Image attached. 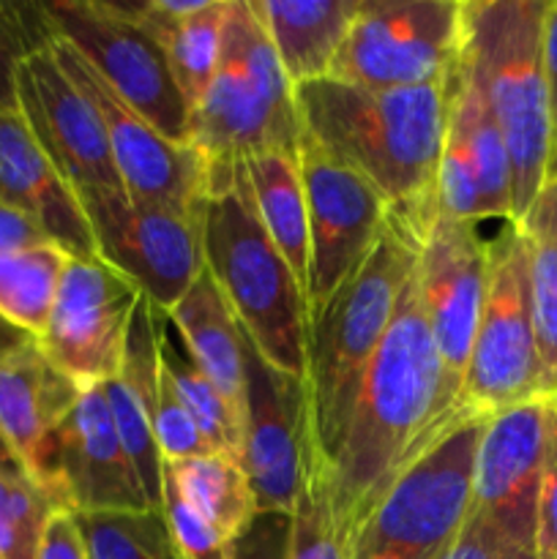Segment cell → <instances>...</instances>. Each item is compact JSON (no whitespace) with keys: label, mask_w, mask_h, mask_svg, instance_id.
<instances>
[{"label":"cell","mask_w":557,"mask_h":559,"mask_svg":"<svg viewBox=\"0 0 557 559\" xmlns=\"http://www.w3.org/2000/svg\"><path fill=\"white\" fill-rule=\"evenodd\" d=\"M289 513L257 511L229 540V559H289Z\"/></svg>","instance_id":"cell-39"},{"label":"cell","mask_w":557,"mask_h":559,"mask_svg":"<svg viewBox=\"0 0 557 559\" xmlns=\"http://www.w3.org/2000/svg\"><path fill=\"white\" fill-rule=\"evenodd\" d=\"M446 123L462 134L470 158H473L481 200H484V216L511 222V162H508L506 140H502L500 126H497L495 115L486 104L484 91L473 80L462 58H459L457 69L448 80Z\"/></svg>","instance_id":"cell-26"},{"label":"cell","mask_w":557,"mask_h":559,"mask_svg":"<svg viewBox=\"0 0 557 559\" xmlns=\"http://www.w3.org/2000/svg\"><path fill=\"white\" fill-rule=\"evenodd\" d=\"M0 469H25L20 464V459L14 456V451L9 448V442H5L3 431H0Z\"/></svg>","instance_id":"cell-45"},{"label":"cell","mask_w":557,"mask_h":559,"mask_svg":"<svg viewBox=\"0 0 557 559\" xmlns=\"http://www.w3.org/2000/svg\"><path fill=\"white\" fill-rule=\"evenodd\" d=\"M205 271L257 353L289 377L306 369V289L257 213L244 162L211 164L202 207Z\"/></svg>","instance_id":"cell-4"},{"label":"cell","mask_w":557,"mask_h":559,"mask_svg":"<svg viewBox=\"0 0 557 559\" xmlns=\"http://www.w3.org/2000/svg\"><path fill=\"white\" fill-rule=\"evenodd\" d=\"M552 402H555V407H557V393H555V396H552Z\"/></svg>","instance_id":"cell-47"},{"label":"cell","mask_w":557,"mask_h":559,"mask_svg":"<svg viewBox=\"0 0 557 559\" xmlns=\"http://www.w3.org/2000/svg\"><path fill=\"white\" fill-rule=\"evenodd\" d=\"M535 559H557V407L549 409V437L535 508Z\"/></svg>","instance_id":"cell-40"},{"label":"cell","mask_w":557,"mask_h":559,"mask_svg":"<svg viewBox=\"0 0 557 559\" xmlns=\"http://www.w3.org/2000/svg\"><path fill=\"white\" fill-rule=\"evenodd\" d=\"M104 391L126 456L140 478L142 495L147 506L162 511L164 462L153 431L158 399V328L156 309L147 304L145 295L131 320L123 369L115 380L104 382Z\"/></svg>","instance_id":"cell-21"},{"label":"cell","mask_w":557,"mask_h":559,"mask_svg":"<svg viewBox=\"0 0 557 559\" xmlns=\"http://www.w3.org/2000/svg\"><path fill=\"white\" fill-rule=\"evenodd\" d=\"M246 336V333H244ZM240 464L257 511L293 513L311 469L304 380L273 369L246 338Z\"/></svg>","instance_id":"cell-16"},{"label":"cell","mask_w":557,"mask_h":559,"mask_svg":"<svg viewBox=\"0 0 557 559\" xmlns=\"http://www.w3.org/2000/svg\"><path fill=\"white\" fill-rule=\"evenodd\" d=\"M44 3L0 0V109H16V71L22 60L52 41Z\"/></svg>","instance_id":"cell-34"},{"label":"cell","mask_w":557,"mask_h":559,"mask_svg":"<svg viewBox=\"0 0 557 559\" xmlns=\"http://www.w3.org/2000/svg\"><path fill=\"white\" fill-rule=\"evenodd\" d=\"M49 243L47 235L36 227L27 216H22L14 207L0 202V254L3 251L31 249V246Z\"/></svg>","instance_id":"cell-43"},{"label":"cell","mask_w":557,"mask_h":559,"mask_svg":"<svg viewBox=\"0 0 557 559\" xmlns=\"http://www.w3.org/2000/svg\"><path fill=\"white\" fill-rule=\"evenodd\" d=\"M38 559H91L85 538L71 511H58L44 530Z\"/></svg>","instance_id":"cell-41"},{"label":"cell","mask_w":557,"mask_h":559,"mask_svg":"<svg viewBox=\"0 0 557 559\" xmlns=\"http://www.w3.org/2000/svg\"><path fill=\"white\" fill-rule=\"evenodd\" d=\"M164 473L178 486L180 497L227 540L257 513L244 464L233 453H205L189 462L167 464Z\"/></svg>","instance_id":"cell-30"},{"label":"cell","mask_w":557,"mask_h":559,"mask_svg":"<svg viewBox=\"0 0 557 559\" xmlns=\"http://www.w3.org/2000/svg\"><path fill=\"white\" fill-rule=\"evenodd\" d=\"M31 342H33L31 336H25V333L14 331V328L5 325V322L0 320V355L14 353V349L25 347V344H31Z\"/></svg>","instance_id":"cell-44"},{"label":"cell","mask_w":557,"mask_h":559,"mask_svg":"<svg viewBox=\"0 0 557 559\" xmlns=\"http://www.w3.org/2000/svg\"><path fill=\"white\" fill-rule=\"evenodd\" d=\"M517 224L528 240L541 374L544 393L552 399L557 393V167L549 169L533 205Z\"/></svg>","instance_id":"cell-28"},{"label":"cell","mask_w":557,"mask_h":559,"mask_svg":"<svg viewBox=\"0 0 557 559\" xmlns=\"http://www.w3.org/2000/svg\"><path fill=\"white\" fill-rule=\"evenodd\" d=\"M289 516V559H347V546L333 524L325 484L311 469Z\"/></svg>","instance_id":"cell-35"},{"label":"cell","mask_w":557,"mask_h":559,"mask_svg":"<svg viewBox=\"0 0 557 559\" xmlns=\"http://www.w3.org/2000/svg\"><path fill=\"white\" fill-rule=\"evenodd\" d=\"M98 257L129 276L147 304L169 311L205 271L202 211L145 205L126 191L80 200Z\"/></svg>","instance_id":"cell-11"},{"label":"cell","mask_w":557,"mask_h":559,"mask_svg":"<svg viewBox=\"0 0 557 559\" xmlns=\"http://www.w3.org/2000/svg\"><path fill=\"white\" fill-rule=\"evenodd\" d=\"M486 415L453 420L349 538L347 559H440L473 508V469Z\"/></svg>","instance_id":"cell-7"},{"label":"cell","mask_w":557,"mask_h":559,"mask_svg":"<svg viewBox=\"0 0 557 559\" xmlns=\"http://www.w3.org/2000/svg\"><path fill=\"white\" fill-rule=\"evenodd\" d=\"M153 431H156V445L162 453L164 467L167 464L189 462V459L216 453L202 437L200 426L189 415L186 404L175 393L173 382L158 366V399H156V418H153Z\"/></svg>","instance_id":"cell-36"},{"label":"cell","mask_w":557,"mask_h":559,"mask_svg":"<svg viewBox=\"0 0 557 559\" xmlns=\"http://www.w3.org/2000/svg\"><path fill=\"white\" fill-rule=\"evenodd\" d=\"M533 399L549 396L535 338L528 240L517 222H506L489 240V282L459 407L491 418Z\"/></svg>","instance_id":"cell-8"},{"label":"cell","mask_w":557,"mask_h":559,"mask_svg":"<svg viewBox=\"0 0 557 559\" xmlns=\"http://www.w3.org/2000/svg\"><path fill=\"white\" fill-rule=\"evenodd\" d=\"M552 167H557V153H555V158H552ZM552 167H549V169H552Z\"/></svg>","instance_id":"cell-46"},{"label":"cell","mask_w":557,"mask_h":559,"mask_svg":"<svg viewBox=\"0 0 557 559\" xmlns=\"http://www.w3.org/2000/svg\"><path fill=\"white\" fill-rule=\"evenodd\" d=\"M462 52L457 0H360L328 76L377 91L451 80Z\"/></svg>","instance_id":"cell-10"},{"label":"cell","mask_w":557,"mask_h":559,"mask_svg":"<svg viewBox=\"0 0 557 559\" xmlns=\"http://www.w3.org/2000/svg\"><path fill=\"white\" fill-rule=\"evenodd\" d=\"M74 516L91 559H180L167 519L156 508Z\"/></svg>","instance_id":"cell-32"},{"label":"cell","mask_w":557,"mask_h":559,"mask_svg":"<svg viewBox=\"0 0 557 559\" xmlns=\"http://www.w3.org/2000/svg\"><path fill=\"white\" fill-rule=\"evenodd\" d=\"M360 0H251L284 74L293 85L322 80L331 71Z\"/></svg>","instance_id":"cell-24"},{"label":"cell","mask_w":557,"mask_h":559,"mask_svg":"<svg viewBox=\"0 0 557 559\" xmlns=\"http://www.w3.org/2000/svg\"><path fill=\"white\" fill-rule=\"evenodd\" d=\"M63 508L25 473L0 469V559H38L44 530Z\"/></svg>","instance_id":"cell-33"},{"label":"cell","mask_w":557,"mask_h":559,"mask_svg":"<svg viewBox=\"0 0 557 559\" xmlns=\"http://www.w3.org/2000/svg\"><path fill=\"white\" fill-rule=\"evenodd\" d=\"M549 409L552 399H533L491 415L473 469L470 511L533 549Z\"/></svg>","instance_id":"cell-19"},{"label":"cell","mask_w":557,"mask_h":559,"mask_svg":"<svg viewBox=\"0 0 557 559\" xmlns=\"http://www.w3.org/2000/svg\"><path fill=\"white\" fill-rule=\"evenodd\" d=\"M31 478L71 513L151 508L115 429L104 385L82 388L74 407L49 431Z\"/></svg>","instance_id":"cell-15"},{"label":"cell","mask_w":557,"mask_h":559,"mask_svg":"<svg viewBox=\"0 0 557 559\" xmlns=\"http://www.w3.org/2000/svg\"><path fill=\"white\" fill-rule=\"evenodd\" d=\"M546 0L462 3V63L484 91L511 162V222H522L549 175V96L544 80Z\"/></svg>","instance_id":"cell-5"},{"label":"cell","mask_w":557,"mask_h":559,"mask_svg":"<svg viewBox=\"0 0 557 559\" xmlns=\"http://www.w3.org/2000/svg\"><path fill=\"white\" fill-rule=\"evenodd\" d=\"M16 109L76 200L126 191L96 107L60 69L49 44L22 60L16 71Z\"/></svg>","instance_id":"cell-18"},{"label":"cell","mask_w":557,"mask_h":559,"mask_svg":"<svg viewBox=\"0 0 557 559\" xmlns=\"http://www.w3.org/2000/svg\"><path fill=\"white\" fill-rule=\"evenodd\" d=\"M189 140L211 164L244 162L260 153L298 156L295 85L284 74L251 0H227L222 60L191 115Z\"/></svg>","instance_id":"cell-6"},{"label":"cell","mask_w":557,"mask_h":559,"mask_svg":"<svg viewBox=\"0 0 557 559\" xmlns=\"http://www.w3.org/2000/svg\"><path fill=\"white\" fill-rule=\"evenodd\" d=\"M44 9L55 36L69 41L131 109L167 140L191 145L189 109L167 52L129 3L52 0Z\"/></svg>","instance_id":"cell-9"},{"label":"cell","mask_w":557,"mask_h":559,"mask_svg":"<svg viewBox=\"0 0 557 559\" xmlns=\"http://www.w3.org/2000/svg\"><path fill=\"white\" fill-rule=\"evenodd\" d=\"M49 47L60 69L96 107L107 131L115 169L129 200L178 207V211H202L211 191V162L205 153L197 145H178L158 134L93 71V66L69 41L52 36Z\"/></svg>","instance_id":"cell-12"},{"label":"cell","mask_w":557,"mask_h":559,"mask_svg":"<svg viewBox=\"0 0 557 559\" xmlns=\"http://www.w3.org/2000/svg\"><path fill=\"white\" fill-rule=\"evenodd\" d=\"M140 300L142 289L104 260H69L36 347L80 388L104 385L123 369Z\"/></svg>","instance_id":"cell-14"},{"label":"cell","mask_w":557,"mask_h":559,"mask_svg":"<svg viewBox=\"0 0 557 559\" xmlns=\"http://www.w3.org/2000/svg\"><path fill=\"white\" fill-rule=\"evenodd\" d=\"M464 413L448 391L413 271L355 399L336 462L320 475L344 546L393 480Z\"/></svg>","instance_id":"cell-1"},{"label":"cell","mask_w":557,"mask_h":559,"mask_svg":"<svg viewBox=\"0 0 557 559\" xmlns=\"http://www.w3.org/2000/svg\"><path fill=\"white\" fill-rule=\"evenodd\" d=\"M162 513L180 559H229V540L180 497L167 473L162 486Z\"/></svg>","instance_id":"cell-37"},{"label":"cell","mask_w":557,"mask_h":559,"mask_svg":"<svg viewBox=\"0 0 557 559\" xmlns=\"http://www.w3.org/2000/svg\"><path fill=\"white\" fill-rule=\"evenodd\" d=\"M0 202L31 218L71 260H102L80 200L33 140L20 109H0Z\"/></svg>","instance_id":"cell-20"},{"label":"cell","mask_w":557,"mask_h":559,"mask_svg":"<svg viewBox=\"0 0 557 559\" xmlns=\"http://www.w3.org/2000/svg\"><path fill=\"white\" fill-rule=\"evenodd\" d=\"M440 559H535V549L470 511L457 540Z\"/></svg>","instance_id":"cell-38"},{"label":"cell","mask_w":557,"mask_h":559,"mask_svg":"<svg viewBox=\"0 0 557 559\" xmlns=\"http://www.w3.org/2000/svg\"><path fill=\"white\" fill-rule=\"evenodd\" d=\"M489 282V240L475 222H459L435 211L418 238L415 287L440 353L448 391L462 393Z\"/></svg>","instance_id":"cell-17"},{"label":"cell","mask_w":557,"mask_h":559,"mask_svg":"<svg viewBox=\"0 0 557 559\" xmlns=\"http://www.w3.org/2000/svg\"><path fill=\"white\" fill-rule=\"evenodd\" d=\"M544 80L546 96H549V120L552 142L557 153V0H546L544 14ZM555 158V156H552Z\"/></svg>","instance_id":"cell-42"},{"label":"cell","mask_w":557,"mask_h":559,"mask_svg":"<svg viewBox=\"0 0 557 559\" xmlns=\"http://www.w3.org/2000/svg\"><path fill=\"white\" fill-rule=\"evenodd\" d=\"M244 169L257 213H260L268 235L306 289L309 216H306V194L298 156H293V153H260V156L244 158Z\"/></svg>","instance_id":"cell-27"},{"label":"cell","mask_w":557,"mask_h":559,"mask_svg":"<svg viewBox=\"0 0 557 559\" xmlns=\"http://www.w3.org/2000/svg\"><path fill=\"white\" fill-rule=\"evenodd\" d=\"M180 338L189 347L191 358L202 374L222 391L229 407L244 413V344L246 336L235 322L233 311L224 304L222 293L213 284L211 273L202 271L197 282L186 289L183 298L167 311Z\"/></svg>","instance_id":"cell-25"},{"label":"cell","mask_w":557,"mask_h":559,"mask_svg":"<svg viewBox=\"0 0 557 559\" xmlns=\"http://www.w3.org/2000/svg\"><path fill=\"white\" fill-rule=\"evenodd\" d=\"M156 309V306H153ZM158 328V366L173 382L175 393L186 404L194 424L200 426L202 437L216 453H233L240 456V418L216 385L202 374L197 360L191 358L189 347L180 338L178 328L167 317V311L156 309Z\"/></svg>","instance_id":"cell-29"},{"label":"cell","mask_w":557,"mask_h":559,"mask_svg":"<svg viewBox=\"0 0 557 559\" xmlns=\"http://www.w3.org/2000/svg\"><path fill=\"white\" fill-rule=\"evenodd\" d=\"M418 238L420 229L391 211L364 265L309 320L304 391L311 473L325 475L336 462L366 371L391 325L402 287L415 271Z\"/></svg>","instance_id":"cell-3"},{"label":"cell","mask_w":557,"mask_h":559,"mask_svg":"<svg viewBox=\"0 0 557 559\" xmlns=\"http://www.w3.org/2000/svg\"><path fill=\"white\" fill-rule=\"evenodd\" d=\"M300 134L358 173L391 211L435 205L448 82L377 91L322 80L295 85Z\"/></svg>","instance_id":"cell-2"},{"label":"cell","mask_w":557,"mask_h":559,"mask_svg":"<svg viewBox=\"0 0 557 559\" xmlns=\"http://www.w3.org/2000/svg\"><path fill=\"white\" fill-rule=\"evenodd\" d=\"M71 257L55 243L0 254V320L36 342L44 333Z\"/></svg>","instance_id":"cell-31"},{"label":"cell","mask_w":557,"mask_h":559,"mask_svg":"<svg viewBox=\"0 0 557 559\" xmlns=\"http://www.w3.org/2000/svg\"><path fill=\"white\" fill-rule=\"evenodd\" d=\"M82 388L60 374L36 342L0 355V431L33 475L49 431L74 407Z\"/></svg>","instance_id":"cell-22"},{"label":"cell","mask_w":557,"mask_h":559,"mask_svg":"<svg viewBox=\"0 0 557 559\" xmlns=\"http://www.w3.org/2000/svg\"><path fill=\"white\" fill-rule=\"evenodd\" d=\"M129 9L162 41L191 120L222 60L227 0H145Z\"/></svg>","instance_id":"cell-23"},{"label":"cell","mask_w":557,"mask_h":559,"mask_svg":"<svg viewBox=\"0 0 557 559\" xmlns=\"http://www.w3.org/2000/svg\"><path fill=\"white\" fill-rule=\"evenodd\" d=\"M298 169L309 216L306 314L311 317L364 265L380 240L391 207L358 173L300 134Z\"/></svg>","instance_id":"cell-13"}]
</instances>
